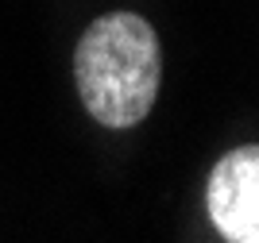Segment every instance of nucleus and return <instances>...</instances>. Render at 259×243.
<instances>
[{
    "mask_svg": "<svg viewBox=\"0 0 259 243\" xmlns=\"http://www.w3.org/2000/svg\"><path fill=\"white\" fill-rule=\"evenodd\" d=\"M205 209L225 243H259V147L228 151L217 159L205 185Z\"/></svg>",
    "mask_w": 259,
    "mask_h": 243,
    "instance_id": "f03ea898",
    "label": "nucleus"
},
{
    "mask_svg": "<svg viewBox=\"0 0 259 243\" xmlns=\"http://www.w3.org/2000/svg\"><path fill=\"white\" fill-rule=\"evenodd\" d=\"M81 105L101 127H136L155 108L162 81L159 35L136 12H108L85 27L74 51Z\"/></svg>",
    "mask_w": 259,
    "mask_h": 243,
    "instance_id": "f257e3e1",
    "label": "nucleus"
}]
</instances>
